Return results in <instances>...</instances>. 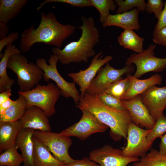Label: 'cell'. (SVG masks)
I'll use <instances>...</instances> for the list:
<instances>
[{"label": "cell", "mask_w": 166, "mask_h": 166, "mask_svg": "<svg viewBox=\"0 0 166 166\" xmlns=\"http://www.w3.org/2000/svg\"><path fill=\"white\" fill-rule=\"evenodd\" d=\"M41 21L36 29L34 25L25 29L20 38L21 52L28 51L34 44L42 43L60 48L64 41L75 33L76 27L70 24H63L57 20L56 15L50 11L41 13Z\"/></svg>", "instance_id": "1"}, {"label": "cell", "mask_w": 166, "mask_h": 166, "mask_svg": "<svg viewBox=\"0 0 166 166\" xmlns=\"http://www.w3.org/2000/svg\"><path fill=\"white\" fill-rule=\"evenodd\" d=\"M82 25L78 27L81 34L79 39L70 42L63 49L55 47L52 49L59 61L64 65L71 63L87 62L96 55L94 46L99 42L100 33L93 18L82 16Z\"/></svg>", "instance_id": "2"}, {"label": "cell", "mask_w": 166, "mask_h": 166, "mask_svg": "<svg viewBox=\"0 0 166 166\" xmlns=\"http://www.w3.org/2000/svg\"><path fill=\"white\" fill-rule=\"evenodd\" d=\"M76 106L81 111L91 112L109 127L110 135L114 140L126 138L128 126L132 122L131 117L127 110L121 111L109 108L101 101L98 96L86 93L81 97Z\"/></svg>", "instance_id": "3"}, {"label": "cell", "mask_w": 166, "mask_h": 166, "mask_svg": "<svg viewBox=\"0 0 166 166\" xmlns=\"http://www.w3.org/2000/svg\"><path fill=\"white\" fill-rule=\"evenodd\" d=\"M7 67L17 75V83L21 92L31 90L39 84L43 78L42 70L36 63L29 62L27 57L21 53L10 57Z\"/></svg>", "instance_id": "4"}, {"label": "cell", "mask_w": 166, "mask_h": 166, "mask_svg": "<svg viewBox=\"0 0 166 166\" xmlns=\"http://www.w3.org/2000/svg\"><path fill=\"white\" fill-rule=\"evenodd\" d=\"M18 92L25 98L27 107L32 106L38 107L48 117L55 113V105L61 95L59 88L52 83L47 85L38 84L30 90Z\"/></svg>", "instance_id": "5"}, {"label": "cell", "mask_w": 166, "mask_h": 166, "mask_svg": "<svg viewBox=\"0 0 166 166\" xmlns=\"http://www.w3.org/2000/svg\"><path fill=\"white\" fill-rule=\"evenodd\" d=\"M58 61V57L53 54L50 55L48 60L49 65L47 64L44 58H37L36 63L43 72L44 80L48 82L51 79L55 81L60 89L61 95L65 98H72L76 105L80 100V95L76 88V84L74 82L66 81L59 73L57 67Z\"/></svg>", "instance_id": "6"}, {"label": "cell", "mask_w": 166, "mask_h": 166, "mask_svg": "<svg viewBox=\"0 0 166 166\" xmlns=\"http://www.w3.org/2000/svg\"><path fill=\"white\" fill-rule=\"evenodd\" d=\"M33 136L45 146L54 156L65 164L74 161L69 153L72 144L70 137L51 131L34 130Z\"/></svg>", "instance_id": "7"}, {"label": "cell", "mask_w": 166, "mask_h": 166, "mask_svg": "<svg viewBox=\"0 0 166 166\" xmlns=\"http://www.w3.org/2000/svg\"><path fill=\"white\" fill-rule=\"evenodd\" d=\"M156 47L154 45H150L142 53L132 54L127 58L126 64H134L136 65L134 77L139 78L149 72L157 73L166 68V58H159L155 56Z\"/></svg>", "instance_id": "8"}, {"label": "cell", "mask_w": 166, "mask_h": 166, "mask_svg": "<svg viewBox=\"0 0 166 166\" xmlns=\"http://www.w3.org/2000/svg\"><path fill=\"white\" fill-rule=\"evenodd\" d=\"M134 69L132 65L126 64L121 69H116L108 62L105 67H102L98 71L97 76L92 80L85 93L98 96L104 92L109 85L122 79V76L133 73Z\"/></svg>", "instance_id": "9"}, {"label": "cell", "mask_w": 166, "mask_h": 166, "mask_svg": "<svg viewBox=\"0 0 166 166\" xmlns=\"http://www.w3.org/2000/svg\"><path fill=\"white\" fill-rule=\"evenodd\" d=\"M82 115L77 122L60 133L65 136L76 137L82 140H86L91 135L105 132L109 127L100 121L91 112L81 110Z\"/></svg>", "instance_id": "10"}, {"label": "cell", "mask_w": 166, "mask_h": 166, "mask_svg": "<svg viewBox=\"0 0 166 166\" xmlns=\"http://www.w3.org/2000/svg\"><path fill=\"white\" fill-rule=\"evenodd\" d=\"M150 131L151 129H144L131 122L128 129L127 144L122 150L123 155L138 158L145 155L152 145L147 140V135Z\"/></svg>", "instance_id": "11"}, {"label": "cell", "mask_w": 166, "mask_h": 166, "mask_svg": "<svg viewBox=\"0 0 166 166\" xmlns=\"http://www.w3.org/2000/svg\"><path fill=\"white\" fill-rule=\"evenodd\" d=\"M89 158L101 166H128L129 164L140 160L138 157L125 156L121 150L108 144L92 151Z\"/></svg>", "instance_id": "12"}, {"label": "cell", "mask_w": 166, "mask_h": 166, "mask_svg": "<svg viewBox=\"0 0 166 166\" xmlns=\"http://www.w3.org/2000/svg\"><path fill=\"white\" fill-rule=\"evenodd\" d=\"M103 56V52L101 51L94 57L87 68L83 70H80L77 72L68 73V76L80 87L81 97L84 95L101 68L113 59L110 55L106 56L104 58Z\"/></svg>", "instance_id": "13"}, {"label": "cell", "mask_w": 166, "mask_h": 166, "mask_svg": "<svg viewBox=\"0 0 166 166\" xmlns=\"http://www.w3.org/2000/svg\"><path fill=\"white\" fill-rule=\"evenodd\" d=\"M121 100L130 114L132 122L141 128H145V129H151L153 128L156 121L143 103L141 95L130 100Z\"/></svg>", "instance_id": "14"}, {"label": "cell", "mask_w": 166, "mask_h": 166, "mask_svg": "<svg viewBox=\"0 0 166 166\" xmlns=\"http://www.w3.org/2000/svg\"><path fill=\"white\" fill-rule=\"evenodd\" d=\"M141 96L143 103L156 121L166 108V86H152Z\"/></svg>", "instance_id": "15"}, {"label": "cell", "mask_w": 166, "mask_h": 166, "mask_svg": "<svg viewBox=\"0 0 166 166\" xmlns=\"http://www.w3.org/2000/svg\"><path fill=\"white\" fill-rule=\"evenodd\" d=\"M20 120L22 129L51 131L48 117L42 109L37 106H32L27 107Z\"/></svg>", "instance_id": "16"}, {"label": "cell", "mask_w": 166, "mask_h": 166, "mask_svg": "<svg viewBox=\"0 0 166 166\" xmlns=\"http://www.w3.org/2000/svg\"><path fill=\"white\" fill-rule=\"evenodd\" d=\"M139 10L137 8L131 10L115 14H109L102 27L116 26L124 30H138L140 28L138 21Z\"/></svg>", "instance_id": "17"}, {"label": "cell", "mask_w": 166, "mask_h": 166, "mask_svg": "<svg viewBox=\"0 0 166 166\" xmlns=\"http://www.w3.org/2000/svg\"><path fill=\"white\" fill-rule=\"evenodd\" d=\"M129 78V86L121 100H130L141 95L152 86L160 85L162 81L161 76L158 74L152 75L149 77L140 79L131 74L127 75Z\"/></svg>", "instance_id": "18"}, {"label": "cell", "mask_w": 166, "mask_h": 166, "mask_svg": "<svg viewBox=\"0 0 166 166\" xmlns=\"http://www.w3.org/2000/svg\"><path fill=\"white\" fill-rule=\"evenodd\" d=\"M22 129L20 120L13 122H0L1 152L16 144L18 134Z\"/></svg>", "instance_id": "19"}, {"label": "cell", "mask_w": 166, "mask_h": 166, "mask_svg": "<svg viewBox=\"0 0 166 166\" xmlns=\"http://www.w3.org/2000/svg\"><path fill=\"white\" fill-rule=\"evenodd\" d=\"M34 130L31 129H22L17 139L16 145L20 149L24 160L23 166H34L33 138Z\"/></svg>", "instance_id": "20"}, {"label": "cell", "mask_w": 166, "mask_h": 166, "mask_svg": "<svg viewBox=\"0 0 166 166\" xmlns=\"http://www.w3.org/2000/svg\"><path fill=\"white\" fill-rule=\"evenodd\" d=\"M34 166H65L52 155L47 147L33 136Z\"/></svg>", "instance_id": "21"}, {"label": "cell", "mask_w": 166, "mask_h": 166, "mask_svg": "<svg viewBox=\"0 0 166 166\" xmlns=\"http://www.w3.org/2000/svg\"><path fill=\"white\" fill-rule=\"evenodd\" d=\"M21 51L15 45L10 44L6 46L3 55L0 61V93L11 89L15 82L10 78L7 72V63L10 57L12 55L20 54Z\"/></svg>", "instance_id": "22"}, {"label": "cell", "mask_w": 166, "mask_h": 166, "mask_svg": "<svg viewBox=\"0 0 166 166\" xmlns=\"http://www.w3.org/2000/svg\"><path fill=\"white\" fill-rule=\"evenodd\" d=\"M27 0H0V23L7 24L20 13Z\"/></svg>", "instance_id": "23"}, {"label": "cell", "mask_w": 166, "mask_h": 166, "mask_svg": "<svg viewBox=\"0 0 166 166\" xmlns=\"http://www.w3.org/2000/svg\"><path fill=\"white\" fill-rule=\"evenodd\" d=\"M27 108L25 98L18 94V98L2 114L0 115V122H13L20 120Z\"/></svg>", "instance_id": "24"}, {"label": "cell", "mask_w": 166, "mask_h": 166, "mask_svg": "<svg viewBox=\"0 0 166 166\" xmlns=\"http://www.w3.org/2000/svg\"><path fill=\"white\" fill-rule=\"evenodd\" d=\"M119 44L124 49H130L137 53H142L144 38L138 36L133 30H125L118 37Z\"/></svg>", "instance_id": "25"}, {"label": "cell", "mask_w": 166, "mask_h": 166, "mask_svg": "<svg viewBox=\"0 0 166 166\" xmlns=\"http://www.w3.org/2000/svg\"><path fill=\"white\" fill-rule=\"evenodd\" d=\"M133 166H166V155H160L154 149L141 157L139 160L134 162Z\"/></svg>", "instance_id": "26"}, {"label": "cell", "mask_w": 166, "mask_h": 166, "mask_svg": "<svg viewBox=\"0 0 166 166\" xmlns=\"http://www.w3.org/2000/svg\"><path fill=\"white\" fill-rule=\"evenodd\" d=\"M18 148L16 144L8 148L0 155V166H20L24 162L21 154L17 151Z\"/></svg>", "instance_id": "27"}, {"label": "cell", "mask_w": 166, "mask_h": 166, "mask_svg": "<svg viewBox=\"0 0 166 166\" xmlns=\"http://www.w3.org/2000/svg\"><path fill=\"white\" fill-rule=\"evenodd\" d=\"M92 6L98 11L100 17L99 22L102 24L106 21L110 14V11L114 10L117 5L113 0H89Z\"/></svg>", "instance_id": "28"}, {"label": "cell", "mask_w": 166, "mask_h": 166, "mask_svg": "<svg viewBox=\"0 0 166 166\" xmlns=\"http://www.w3.org/2000/svg\"><path fill=\"white\" fill-rule=\"evenodd\" d=\"M129 85V78L127 76L126 78L118 80L109 85L103 93L110 94L121 100L128 89Z\"/></svg>", "instance_id": "29"}, {"label": "cell", "mask_w": 166, "mask_h": 166, "mask_svg": "<svg viewBox=\"0 0 166 166\" xmlns=\"http://www.w3.org/2000/svg\"><path fill=\"white\" fill-rule=\"evenodd\" d=\"M166 133V116L161 114L156 121L153 128L147 136L149 144L152 145L156 138L161 137Z\"/></svg>", "instance_id": "30"}, {"label": "cell", "mask_w": 166, "mask_h": 166, "mask_svg": "<svg viewBox=\"0 0 166 166\" xmlns=\"http://www.w3.org/2000/svg\"><path fill=\"white\" fill-rule=\"evenodd\" d=\"M118 8L116 13H121L131 10L134 8H138L140 11L145 10L146 2L144 0H115Z\"/></svg>", "instance_id": "31"}, {"label": "cell", "mask_w": 166, "mask_h": 166, "mask_svg": "<svg viewBox=\"0 0 166 166\" xmlns=\"http://www.w3.org/2000/svg\"><path fill=\"white\" fill-rule=\"evenodd\" d=\"M98 96L101 101L109 108L118 110H126L121 100L112 95L105 93H102Z\"/></svg>", "instance_id": "32"}, {"label": "cell", "mask_w": 166, "mask_h": 166, "mask_svg": "<svg viewBox=\"0 0 166 166\" xmlns=\"http://www.w3.org/2000/svg\"><path fill=\"white\" fill-rule=\"evenodd\" d=\"M56 2L67 4L73 7H83L92 6L89 0H45L41 3L36 9L39 10L46 4Z\"/></svg>", "instance_id": "33"}, {"label": "cell", "mask_w": 166, "mask_h": 166, "mask_svg": "<svg viewBox=\"0 0 166 166\" xmlns=\"http://www.w3.org/2000/svg\"><path fill=\"white\" fill-rule=\"evenodd\" d=\"M164 5V3L161 0H148L146 4L145 10L150 14L153 13L155 17L158 19Z\"/></svg>", "instance_id": "34"}, {"label": "cell", "mask_w": 166, "mask_h": 166, "mask_svg": "<svg viewBox=\"0 0 166 166\" xmlns=\"http://www.w3.org/2000/svg\"><path fill=\"white\" fill-rule=\"evenodd\" d=\"M19 36L18 32L16 31L12 32L3 39L0 40V53L2 51L3 48L7 45L12 44L14 42L17 40Z\"/></svg>", "instance_id": "35"}, {"label": "cell", "mask_w": 166, "mask_h": 166, "mask_svg": "<svg viewBox=\"0 0 166 166\" xmlns=\"http://www.w3.org/2000/svg\"><path fill=\"white\" fill-rule=\"evenodd\" d=\"M65 166H101L97 163L85 157L81 159L75 160L71 163L65 164Z\"/></svg>", "instance_id": "36"}, {"label": "cell", "mask_w": 166, "mask_h": 166, "mask_svg": "<svg viewBox=\"0 0 166 166\" xmlns=\"http://www.w3.org/2000/svg\"><path fill=\"white\" fill-rule=\"evenodd\" d=\"M153 41L156 44L166 46V27L153 34Z\"/></svg>", "instance_id": "37"}, {"label": "cell", "mask_w": 166, "mask_h": 166, "mask_svg": "<svg viewBox=\"0 0 166 166\" xmlns=\"http://www.w3.org/2000/svg\"><path fill=\"white\" fill-rule=\"evenodd\" d=\"M166 27V0H165L163 9L158 19V21L154 28L153 34Z\"/></svg>", "instance_id": "38"}, {"label": "cell", "mask_w": 166, "mask_h": 166, "mask_svg": "<svg viewBox=\"0 0 166 166\" xmlns=\"http://www.w3.org/2000/svg\"><path fill=\"white\" fill-rule=\"evenodd\" d=\"M160 138V142L159 147V152L163 156L166 155V133Z\"/></svg>", "instance_id": "39"}, {"label": "cell", "mask_w": 166, "mask_h": 166, "mask_svg": "<svg viewBox=\"0 0 166 166\" xmlns=\"http://www.w3.org/2000/svg\"><path fill=\"white\" fill-rule=\"evenodd\" d=\"M11 89L7 90L0 93V105L5 102L11 96Z\"/></svg>", "instance_id": "40"}, {"label": "cell", "mask_w": 166, "mask_h": 166, "mask_svg": "<svg viewBox=\"0 0 166 166\" xmlns=\"http://www.w3.org/2000/svg\"><path fill=\"white\" fill-rule=\"evenodd\" d=\"M9 30V27L7 24L0 23V40L7 36Z\"/></svg>", "instance_id": "41"}, {"label": "cell", "mask_w": 166, "mask_h": 166, "mask_svg": "<svg viewBox=\"0 0 166 166\" xmlns=\"http://www.w3.org/2000/svg\"><path fill=\"white\" fill-rule=\"evenodd\" d=\"M14 101L10 98L0 105V115L3 114L9 107L13 103Z\"/></svg>", "instance_id": "42"}, {"label": "cell", "mask_w": 166, "mask_h": 166, "mask_svg": "<svg viewBox=\"0 0 166 166\" xmlns=\"http://www.w3.org/2000/svg\"></svg>", "instance_id": "43"}, {"label": "cell", "mask_w": 166, "mask_h": 166, "mask_svg": "<svg viewBox=\"0 0 166 166\" xmlns=\"http://www.w3.org/2000/svg\"><path fill=\"white\" fill-rule=\"evenodd\" d=\"M165 110H166V108H165Z\"/></svg>", "instance_id": "44"}]
</instances>
